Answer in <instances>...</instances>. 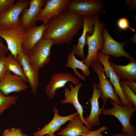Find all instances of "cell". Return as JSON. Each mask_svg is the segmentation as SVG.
<instances>
[{
    "label": "cell",
    "instance_id": "obj_11",
    "mask_svg": "<svg viewBox=\"0 0 136 136\" xmlns=\"http://www.w3.org/2000/svg\"><path fill=\"white\" fill-rule=\"evenodd\" d=\"M69 82H72L75 86L80 83L79 79L71 73L60 72L53 73L48 84L46 86V94L50 98H53L56 94L57 89L64 87Z\"/></svg>",
    "mask_w": 136,
    "mask_h": 136
},
{
    "label": "cell",
    "instance_id": "obj_24",
    "mask_svg": "<svg viewBox=\"0 0 136 136\" xmlns=\"http://www.w3.org/2000/svg\"><path fill=\"white\" fill-rule=\"evenodd\" d=\"M4 61L7 71L22 77L26 82L28 81L24 73L22 67L18 60L11 54L4 57Z\"/></svg>",
    "mask_w": 136,
    "mask_h": 136
},
{
    "label": "cell",
    "instance_id": "obj_26",
    "mask_svg": "<svg viewBox=\"0 0 136 136\" xmlns=\"http://www.w3.org/2000/svg\"><path fill=\"white\" fill-rule=\"evenodd\" d=\"M120 84L126 98L132 104L134 107L136 108V94L130 87L126 80L120 81Z\"/></svg>",
    "mask_w": 136,
    "mask_h": 136
},
{
    "label": "cell",
    "instance_id": "obj_28",
    "mask_svg": "<svg viewBox=\"0 0 136 136\" xmlns=\"http://www.w3.org/2000/svg\"><path fill=\"white\" fill-rule=\"evenodd\" d=\"M117 24L118 27L121 30H125L129 29L133 32H134L135 31L134 29L130 27L129 22L126 18L122 17L119 19Z\"/></svg>",
    "mask_w": 136,
    "mask_h": 136
},
{
    "label": "cell",
    "instance_id": "obj_37",
    "mask_svg": "<svg viewBox=\"0 0 136 136\" xmlns=\"http://www.w3.org/2000/svg\"><path fill=\"white\" fill-rule=\"evenodd\" d=\"M136 36L135 35L134 37L131 39L129 40L127 42H129V41H132L133 42H134V43H136V40L135 39V38H136Z\"/></svg>",
    "mask_w": 136,
    "mask_h": 136
},
{
    "label": "cell",
    "instance_id": "obj_5",
    "mask_svg": "<svg viewBox=\"0 0 136 136\" xmlns=\"http://www.w3.org/2000/svg\"><path fill=\"white\" fill-rule=\"evenodd\" d=\"M53 44L51 40L42 39L27 54L29 60L38 70L43 68L49 62L51 49Z\"/></svg>",
    "mask_w": 136,
    "mask_h": 136
},
{
    "label": "cell",
    "instance_id": "obj_32",
    "mask_svg": "<svg viewBox=\"0 0 136 136\" xmlns=\"http://www.w3.org/2000/svg\"><path fill=\"white\" fill-rule=\"evenodd\" d=\"M126 81L133 92L136 94V81L132 79H129Z\"/></svg>",
    "mask_w": 136,
    "mask_h": 136
},
{
    "label": "cell",
    "instance_id": "obj_10",
    "mask_svg": "<svg viewBox=\"0 0 136 136\" xmlns=\"http://www.w3.org/2000/svg\"><path fill=\"white\" fill-rule=\"evenodd\" d=\"M103 34V46L99 50L102 53L115 58L125 57L128 58L129 61L135 59L124 49V47L127 41L121 43L116 41L111 37L105 26L104 28Z\"/></svg>",
    "mask_w": 136,
    "mask_h": 136
},
{
    "label": "cell",
    "instance_id": "obj_2",
    "mask_svg": "<svg viewBox=\"0 0 136 136\" xmlns=\"http://www.w3.org/2000/svg\"><path fill=\"white\" fill-rule=\"evenodd\" d=\"M99 15L93 17L94 28L93 33L87 35L86 44L88 45V52L86 58L81 61L89 67L93 63L99 61L97 57L98 52L103 48L104 43V28L105 26L103 22L99 20Z\"/></svg>",
    "mask_w": 136,
    "mask_h": 136
},
{
    "label": "cell",
    "instance_id": "obj_18",
    "mask_svg": "<svg viewBox=\"0 0 136 136\" xmlns=\"http://www.w3.org/2000/svg\"><path fill=\"white\" fill-rule=\"evenodd\" d=\"M93 91L91 98L89 99L91 104V110L90 114L84 119L90 130L92 127L100 124L99 115L102 113V108H100L98 99L101 97L102 93L95 87L94 83L93 84Z\"/></svg>",
    "mask_w": 136,
    "mask_h": 136
},
{
    "label": "cell",
    "instance_id": "obj_29",
    "mask_svg": "<svg viewBox=\"0 0 136 136\" xmlns=\"http://www.w3.org/2000/svg\"><path fill=\"white\" fill-rule=\"evenodd\" d=\"M16 2L15 0H0V14L12 8Z\"/></svg>",
    "mask_w": 136,
    "mask_h": 136
},
{
    "label": "cell",
    "instance_id": "obj_12",
    "mask_svg": "<svg viewBox=\"0 0 136 136\" xmlns=\"http://www.w3.org/2000/svg\"><path fill=\"white\" fill-rule=\"evenodd\" d=\"M47 24L43 23L39 26L36 25L25 29L22 37V47L23 52L26 54L43 38Z\"/></svg>",
    "mask_w": 136,
    "mask_h": 136
},
{
    "label": "cell",
    "instance_id": "obj_16",
    "mask_svg": "<svg viewBox=\"0 0 136 136\" xmlns=\"http://www.w3.org/2000/svg\"><path fill=\"white\" fill-rule=\"evenodd\" d=\"M70 0H46L44 7L40 11L37 21H42L47 24L49 21L56 15L66 10Z\"/></svg>",
    "mask_w": 136,
    "mask_h": 136
},
{
    "label": "cell",
    "instance_id": "obj_7",
    "mask_svg": "<svg viewBox=\"0 0 136 136\" xmlns=\"http://www.w3.org/2000/svg\"><path fill=\"white\" fill-rule=\"evenodd\" d=\"M97 57L98 61L104 67L106 77L109 79V81L114 87L115 92L120 97L122 106L134 107L132 104L127 99L122 92L120 84V79L115 73L109 61L110 56L103 53L99 50L97 53Z\"/></svg>",
    "mask_w": 136,
    "mask_h": 136
},
{
    "label": "cell",
    "instance_id": "obj_13",
    "mask_svg": "<svg viewBox=\"0 0 136 136\" xmlns=\"http://www.w3.org/2000/svg\"><path fill=\"white\" fill-rule=\"evenodd\" d=\"M46 0H30L29 6L21 13L19 17L21 26L25 29L36 25L38 16L44 6Z\"/></svg>",
    "mask_w": 136,
    "mask_h": 136
},
{
    "label": "cell",
    "instance_id": "obj_23",
    "mask_svg": "<svg viewBox=\"0 0 136 136\" xmlns=\"http://www.w3.org/2000/svg\"><path fill=\"white\" fill-rule=\"evenodd\" d=\"M75 54L73 51L68 54L67 62L65 66L66 67L72 69L75 75L82 80H85L86 78L79 73L77 70L76 69H80L82 71L83 75L88 76L90 74L89 67L86 65L81 61L77 59L75 56Z\"/></svg>",
    "mask_w": 136,
    "mask_h": 136
},
{
    "label": "cell",
    "instance_id": "obj_3",
    "mask_svg": "<svg viewBox=\"0 0 136 136\" xmlns=\"http://www.w3.org/2000/svg\"><path fill=\"white\" fill-rule=\"evenodd\" d=\"M110 103L113 108L106 109L104 104L102 108V113L104 115H112L116 117L122 125L121 132L123 133L130 134H136L135 127L130 122V118L135 111L136 108L121 106L111 100Z\"/></svg>",
    "mask_w": 136,
    "mask_h": 136
},
{
    "label": "cell",
    "instance_id": "obj_34",
    "mask_svg": "<svg viewBox=\"0 0 136 136\" xmlns=\"http://www.w3.org/2000/svg\"><path fill=\"white\" fill-rule=\"evenodd\" d=\"M0 47L2 48L5 51L6 53H8L9 51L7 47L4 44L3 41L0 39Z\"/></svg>",
    "mask_w": 136,
    "mask_h": 136
},
{
    "label": "cell",
    "instance_id": "obj_17",
    "mask_svg": "<svg viewBox=\"0 0 136 136\" xmlns=\"http://www.w3.org/2000/svg\"><path fill=\"white\" fill-rule=\"evenodd\" d=\"M53 109L54 114L52 119L42 129L34 132L33 136H43L46 134L53 135L56 131L60 129L62 125L64 124L68 121L79 114L76 112L67 116H62L59 114L58 109L56 107H53Z\"/></svg>",
    "mask_w": 136,
    "mask_h": 136
},
{
    "label": "cell",
    "instance_id": "obj_20",
    "mask_svg": "<svg viewBox=\"0 0 136 136\" xmlns=\"http://www.w3.org/2000/svg\"><path fill=\"white\" fill-rule=\"evenodd\" d=\"M83 24L82 33L78 39L76 44H73V51L75 54L82 59L85 58L83 49L86 44L87 36L88 34H92L94 28L93 18L88 16H83Z\"/></svg>",
    "mask_w": 136,
    "mask_h": 136
},
{
    "label": "cell",
    "instance_id": "obj_35",
    "mask_svg": "<svg viewBox=\"0 0 136 136\" xmlns=\"http://www.w3.org/2000/svg\"><path fill=\"white\" fill-rule=\"evenodd\" d=\"M112 136H136V134H130L123 133H117L113 134Z\"/></svg>",
    "mask_w": 136,
    "mask_h": 136
},
{
    "label": "cell",
    "instance_id": "obj_30",
    "mask_svg": "<svg viewBox=\"0 0 136 136\" xmlns=\"http://www.w3.org/2000/svg\"><path fill=\"white\" fill-rule=\"evenodd\" d=\"M108 128V127L103 126L97 130L93 131H90L87 133L81 134V136H104L101 133L102 132Z\"/></svg>",
    "mask_w": 136,
    "mask_h": 136
},
{
    "label": "cell",
    "instance_id": "obj_8",
    "mask_svg": "<svg viewBox=\"0 0 136 136\" xmlns=\"http://www.w3.org/2000/svg\"><path fill=\"white\" fill-rule=\"evenodd\" d=\"M29 4V0H17L13 7L0 14V30L21 26L20 15Z\"/></svg>",
    "mask_w": 136,
    "mask_h": 136
},
{
    "label": "cell",
    "instance_id": "obj_22",
    "mask_svg": "<svg viewBox=\"0 0 136 136\" xmlns=\"http://www.w3.org/2000/svg\"><path fill=\"white\" fill-rule=\"evenodd\" d=\"M110 64L119 79L125 80L132 79L136 81V60L129 61L126 65H120L111 61Z\"/></svg>",
    "mask_w": 136,
    "mask_h": 136
},
{
    "label": "cell",
    "instance_id": "obj_27",
    "mask_svg": "<svg viewBox=\"0 0 136 136\" xmlns=\"http://www.w3.org/2000/svg\"><path fill=\"white\" fill-rule=\"evenodd\" d=\"M1 136H30L22 131L21 128L15 127L7 128L3 131Z\"/></svg>",
    "mask_w": 136,
    "mask_h": 136
},
{
    "label": "cell",
    "instance_id": "obj_6",
    "mask_svg": "<svg viewBox=\"0 0 136 136\" xmlns=\"http://www.w3.org/2000/svg\"><path fill=\"white\" fill-rule=\"evenodd\" d=\"M90 66L97 74L99 83H94L96 87L102 93L101 99L106 103L108 99L119 105L122 106L118 97L115 92L112 84L105 75L104 69L102 63L99 61L91 63Z\"/></svg>",
    "mask_w": 136,
    "mask_h": 136
},
{
    "label": "cell",
    "instance_id": "obj_36",
    "mask_svg": "<svg viewBox=\"0 0 136 136\" xmlns=\"http://www.w3.org/2000/svg\"><path fill=\"white\" fill-rule=\"evenodd\" d=\"M6 53L4 50L1 47H0V57L3 54Z\"/></svg>",
    "mask_w": 136,
    "mask_h": 136
},
{
    "label": "cell",
    "instance_id": "obj_25",
    "mask_svg": "<svg viewBox=\"0 0 136 136\" xmlns=\"http://www.w3.org/2000/svg\"><path fill=\"white\" fill-rule=\"evenodd\" d=\"M18 98L16 96H5L0 91V115L11 106L16 105Z\"/></svg>",
    "mask_w": 136,
    "mask_h": 136
},
{
    "label": "cell",
    "instance_id": "obj_33",
    "mask_svg": "<svg viewBox=\"0 0 136 136\" xmlns=\"http://www.w3.org/2000/svg\"><path fill=\"white\" fill-rule=\"evenodd\" d=\"M126 4L128 6L129 9H135L136 7V0H127Z\"/></svg>",
    "mask_w": 136,
    "mask_h": 136
},
{
    "label": "cell",
    "instance_id": "obj_19",
    "mask_svg": "<svg viewBox=\"0 0 136 136\" xmlns=\"http://www.w3.org/2000/svg\"><path fill=\"white\" fill-rule=\"evenodd\" d=\"M82 84V83H80L77 85L74 86L72 84H70L69 86L70 89L65 87L64 90L65 98L61 100L60 102L61 103L70 104L72 105L77 110L81 121L86 126L89 127L83 117V113L84 111L79 101L78 97L79 90Z\"/></svg>",
    "mask_w": 136,
    "mask_h": 136
},
{
    "label": "cell",
    "instance_id": "obj_9",
    "mask_svg": "<svg viewBox=\"0 0 136 136\" xmlns=\"http://www.w3.org/2000/svg\"><path fill=\"white\" fill-rule=\"evenodd\" d=\"M25 30L21 26L0 30V38L5 41L8 50L15 58L23 52L22 37Z\"/></svg>",
    "mask_w": 136,
    "mask_h": 136
},
{
    "label": "cell",
    "instance_id": "obj_4",
    "mask_svg": "<svg viewBox=\"0 0 136 136\" xmlns=\"http://www.w3.org/2000/svg\"><path fill=\"white\" fill-rule=\"evenodd\" d=\"M104 6L100 0H70L66 10L79 15L93 17L102 12Z\"/></svg>",
    "mask_w": 136,
    "mask_h": 136
},
{
    "label": "cell",
    "instance_id": "obj_1",
    "mask_svg": "<svg viewBox=\"0 0 136 136\" xmlns=\"http://www.w3.org/2000/svg\"><path fill=\"white\" fill-rule=\"evenodd\" d=\"M83 16L64 10L47 23L43 39L51 40L57 45L69 43L83 28Z\"/></svg>",
    "mask_w": 136,
    "mask_h": 136
},
{
    "label": "cell",
    "instance_id": "obj_14",
    "mask_svg": "<svg viewBox=\"0 0 136 136\" xmlns=\"http://www.w3.org/2000/svg\"><path fill=\"white\" fill-rule=\"evenodd\" d=\"M21 77L7 71L4 79L0 81V91L5 96L14 92H18L28 88Z\"/></svg>",
    "mask_w": 136,
    "mask_h": 136
},
{
    "label": "cell",
    "instance_id": "obj_21",
    "mask_svg": "<svg viewBox=\"0 0 136 136\" xmlns=\"http://www.w3.org/2000/svg\"><path fill=\"white\" fill-rule=\"evenodd\" d=\"M66 126L57 133L60 136H80L81 134L88 132L90 129L84 126L78 114L70 121Z\"/></svg>",
    "mask_w": 136,
    "mask_h": 136
},
{
    "label": "cell",
    "instance_id": "obj_15",
    "mask_svg": "<svg viewBox=\"0 0 136 136\" xmlns=\"http://www.w3.org/2000/svg\"><path fill=\"white\" fill-rule=\"evenodd\" d=\"M17 58L20 62L24 75L28 80L32 92L36 94L39 85V70L31 62L27 55L23 52L18 55Z\"/></svg>",
    "mask_w": 136,
    "mask_h": 136
},
{
    "label": "cell",
    "instance_id": "obj_31",
    "mask_svg": "<svg viewBox=\"0 0 136 136\" xmlns=\"http://www.w3.org/2000/svg\"><path fill=\"white\" fill-rule=\"evenodd\" d=\"M5 54H4L0 57V81L5 77L7 70L4 61Z\"/></svg>",
    "mask_w": 136,
    "mask_h": 136
},
{
    "label": "cell",
    "instance_id": "obj_38",
    "mask_svg": "<svg viewBox=\"0 0 136 136\" xmlns=\"http://www.w3.org/2000/svg\"><path fill=\"white\" fill-rule=\"evenodd\" d=\"M45 136H56V135L55 134H54L53 135H46Z\"/></svg>",
    "mask_w": 136,
    "mask_h": 136
}]
</instances>
